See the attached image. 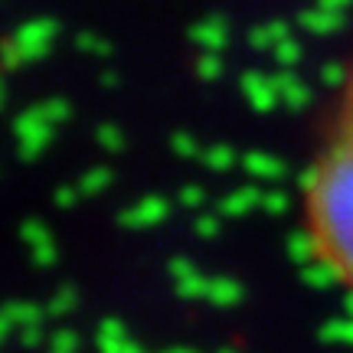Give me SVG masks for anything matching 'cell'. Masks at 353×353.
I'll return each instance as SVG.
<instances>
[{
	"label": "cell",
	"mask_w": 353,
	"mask_h": 353,
	"mask_svg": "<svg viewBox=\"0 0 353 353\" xmlns=\"http://www.w3.org/2000/svg\"><path fill=\"white\" fill-rule=\"evenodd\" d=\"M301 229L317 268L353 294V59L304 170Z\"/></svg>",
	"instance_id": "cell-1"
}]
</instances>
